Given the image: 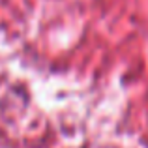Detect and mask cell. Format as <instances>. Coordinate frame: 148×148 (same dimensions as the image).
<instances>
[]
</instances>
